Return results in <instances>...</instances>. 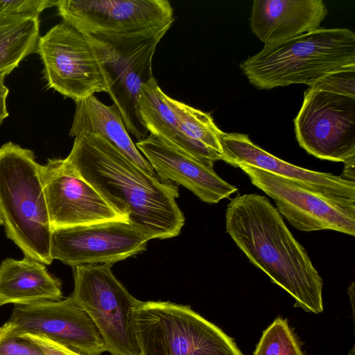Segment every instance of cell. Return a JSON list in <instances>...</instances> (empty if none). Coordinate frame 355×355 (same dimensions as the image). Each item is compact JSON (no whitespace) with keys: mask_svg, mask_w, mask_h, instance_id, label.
<instances>
[{"mask_svg":"<svg viewBox=\"0 0 355 355\" xmlns=\"http://www.w3.org/2000/svg\"><path fill=\"white\" fill-rule=\"evenodd\" d=\"M64 160L115 211L153 239L180 233L185 219L178 187L147 173L101 135L76 137Z\"/></svg>","mask_w":355,"mask_h":355,"instance_id":"1","label":"cell"},{"mask_svg":"<svg viewBox=\"0 0 355 355\" xmlns=\"http://www.w3.org/2000/svg\"><path fill=\"white\" fill-rule=\"evenodd\" d=\"M225 228L249 261L293 297L295 306L323 311L322 279L266 196L237 194L227 206Z\"/></svg>","mask_w":355,"mask_h":355,"instance_id":"2","label":"cell"},{"mask_svg":"<svg viewBox=\"0 0 355 355\" xmlns=\"http://www.w3.org/2000/svg\"><path fill=\"white\" fill-rule=\"evenodd\" d=\"M355 64V33L346 28H319L277 44L264 46L240 64L259 89L291 84L309 87L326 75Z\"/></svg>","mask_w":355,"mask_h":355,"instance_id":"3","label":"cell"},{"mask_svg":"<svg viewBox=\"0 0 355 355\" xmlns=\"http://www.w3.org/2000/svg\"><path fill=\"white\" fill-rule=\"evenodd\" d=\"M32 150L11 141L0 147V216L7 237L26 257L49 265L52 227Z\"/></svg>","mask_w":355,"mask_h":355,"instance_id":"4","label":"cell"},{"mask_svg":"<svg viewBox=\"0 0 355 355\" xmlns=\"http://www.w3.org/2000/svg\"><path fill=\"white\" fill-rule=\"evenodd\" d=\"M135 322L141 355H243L230 337L188 306L139 301Z\"/></svg>","mask_w":355,"mask_h":355,"instance_id":"5","label":"cell"},{"mask_svg":"<svg viewBox=\"0 0 355 355\" xmlns=\"http://www.w3.org/2000/svg\"><path fill=\"white\" fill-rule=\"evenodd\" d=\"M172 24L129 34L89 35L103 58L107 92L129 134L138 141L147 137L139 99L141 87L154 76L152 62L156 47Z\"/></svg>","mask_w":355,"mask_h":355,"instance_id":"6","label":"cell"},{"mask_svg":"<svg viewBox=\"0 0 355 355\" xmlns=\"http://www.w3.org/2000/svg\"><path fill=\"white\" fill-rule=\"evenodd\" d=\"M299 145L316 158L345 164L354 181L355 96L310 86L294 120Z\"/></svg>","mask_w":355,"mask_h":355,"instance_id":"7","label":"cell"},{"mask_svg":"<svg viewBox=\"0 0 355 355\" xmlns=\"http://www.w3.org/2000/svg\"><path fill=\"white\" fill-rule=\"evenodd\" d=\"M112 264L72 268L73 299L91 318L112 355H141L135 322L139 300L115 277Z\"/></svg>","mask_w":355,"mask_h":355,"instance_id":"8","label":"cell"},{"mask_svg":"<svg viewBox=\"0 0 355 355\" xmlns=\"http://www.w3.org/2000/svg\"><path fill=\"white\" fill-rule=\"evenodd\" d=\"M36 51L49 87L64 97L76 103L107 93L105 64L91 35L62 21L40 37Z\"/></svg>","mask_w":355,"mask_h":355,"instance_id":"9","label":"cell"},{"mask_svg":"<svg viewBox=\"0 0 355 355\" xmlns=\"http://www.w3.org/2000/svg\"><path fill=\"white\" fill-rule=\"evenodd\" d=\"M239 168L275 201L279 213L297 230H334L355 236L354 198L317 192L251 166Z\"/></svg>","mask_w":355,"mask_h":355,"instance_id":"10","label":"cell"},{"mask_svg":"<svg viewBox=\"0 0 355 355\" xmlns=\"http://www.w3.org/2000/svg\"><path fill=\"white\" fill-rule=\"evenodd\" d=\"M152 235L128 219L53 229L51 256L72 268L109 263L141 253Z\"/></svg>","mask_w":355,"mask_h":355,"instance_id":"11","label":"cell"},{"mask_svg":"<svg viewBox=\"0 0 355 355\" xmlns=\"http://www.w3.org/2000/svg\"><path fill=\"white\" fill-rule=\"evenodd\" d=\"M63 21L85 35L129 34L172 24L166 0H59Z\"/></svg>","mask_w":355,"mask_h":355,"instance_id":"12","label":"cell"},{"mask_svg":"<svg viewBox=\"0 0 355 355\" xmlns=\"http://www.w3.org/2000/svg\"><path fill=\"white\" fill-rule=\"evenodd\" d=\"M9 322L17 335L44 336L81 355H101L107 347L85 309L70 297L16 305Z\"/></svg>","mask_w":355,"mask_h":355,"instance_id":"13","label":"cell"},{"mask_svg":"<svg viewBox=\"0 0 355 355\" xmlns=\"http://www.w3.org/2000/svg\"><path fill=\"white\" fill-rule=\"evenodd\" d=\"M40 179L53 229L128 219L66 163L49 159L40 166Z\"/></svg>","mask_w":355,"mask_h":355,"instance_id":"14","label":"cell"},{"mask_svg":"<svg viewBox=\"0 0 355 355\" xmlns=\"http://www.w3.org/2000/svg\"><path fill=\"white\" fill-rule=\"evenodd\" d=\"M220 144L222 160L234 167L251 166L317 192L355 199V181L288 163L259 147L245 134L223 132Z\"/></svg>","mask_w":355,"mask_h":355,"instance_id":"15","label":"cell"},{"mask_svg":"<svg viewBox=\"0 0 355 355\" xmlns=\"http://www.w3.org/2000/svg\"><path fill=\"white\" fill-rule=\"evenodd\" d=\"M157 175L187 188L202 201L218 203L238 189L214 171L166 142L150 134L135 144Z\"/></svg>","mask_w":355,"mask_h":355,"instance_id":"16","label":"cell"},{"mask_svg":"<svg viewBox=\"0 0 355 355\" xmlns=\"http://www.w3.org/2000/svg\"><path fill=\"white\" fill-rule=\"evenodd\" d=\"M327 13L322 0H254L250 26L267 46L320 28Z\"/></svg>","mask_w":355,"mask_h":355,"instance_id":"17","label":"cell"},{"mask_svg":"<svg viewBox=\"0 0 355 355\" xmlns=\"http://www.w3.org/2000/svg\"><path fill=\"white\" fill-rule=\"evenodd\" d=\"M62 298L60 281L48 272L44 263L25 257L22 260L8 258L0 264V306Z\"/></svg>","mask_w":355,"mask_h":355,"instance_id":"18","label":"cell"},{"mask_svg":"<svg viewBox=\"0 0 355 355\" xmlns=\"http://www.w3.org/2000/svg\"><path fill=\"white\" fill-rule=\"evenodd\" d=\"M83 133L101 135L145 172L157 176L132 141L121 114L114 104L106 105L94 95L76 102L74 116L69 134L76 137Z\"/></svg>","mask_w":355,"mask_h":355,"instance_id":"19","label":"cell"},{"mask_svg":"<svg viewBox=\"0 0 355 355\" xmlns=\"http://www.w3.org/2000/svg\"><path fill=\"white\" fill-rule=\"evenodd\" d=\"M163 97L198 161L214 168V163L223 159L220 139L223 131L218 128L209 113L173 99L165 93Z\"/></svg>","mask_w":355,"mask_h":355,"instance_id":"20","label":"cell"},{"mask_svg":"<svg viewBox=\"0 0 355 355\" xmlns=\"http://www.w3.org/2000/svg\"><path fill=\"white\" fill-rule=\"evenodd\" d=\"M164 93L155 78L142 86L139 110L144 127L150 134L198 161L174 113L165 102Z\"/></svg>","mask_w":355,"mask_h":355,"instance_id":"21","label":"cell"},{"mask_svg":"<svg viewBox=\"0 0 355 355\" xmlns=\"http://www.w3.org/2000/svg\"><path fill=\"white\" fill-rule=\"evenodd\" d=\"M39 33L37 17L0 13V78L36 51Z\"/></svg>","mask_w":355,"mask_h":355,"instance_id":"22","label":"cell"},{"mask_svg":"<svg viewBox=\"0 0 355 355\" xmlns=\"http://www.w3.org/2000/svg\"><path fill=\"white\" fill-rule=\"evenodd\" d=\"M253 355H303L287 320L275 319L263 332Z\"/></svg>","mask_w":355,"mask_h":355,"instance_id":"23","label":"cell"},{"mask_svg":"<svg viewBox=\"0 0 355 355\" xmlns=\"http://www.w3.org/2000/svg\"><path fill=\"white\" fill-rule=\"evenodd\" d=\"M311 86L355 96V64L331 72Z\"/></svg>","mask_w":355,"mask_h":355,"instance_id":"24","label":"cell"},{"mask_svg":"<svg viewBox=\"0 0 355 355\" xmlns=\"http://www.w3.org/2000/svg\"><path fill=\"white\" fill-rule=\"evenodd\" d=\"M0 355H45V354L37 344L22 335H17L12 329L0 339Z\"/></svg>","mask_w":355,"mask_h":355,"instance_id":"25","label":"cell"},{"mask_svg":"<svg viewBox=\"0 0 355 355\" xmlns=\"http://www.w3.org/2000/svg\"><path fill=\"white\" fill-rule=\"evenodd\" d=\"M51 0H0V13L39 17L46 8L55 6Z\"/></svg>","mask_w":355,"mask_h":355,"instance_id":"26","label":"cell"},{"mask_svg":"<svg viewBox=\"0 0 355 355\" xmlns=\"http://www.w3.org/2000/svg\"><path fill=\"white\" fill-rule=\"evenodd\" d=\"M22 336L37 344L45 355H81L44 336L34 334H24Z\"/></svg>","mask_w":355,"mask_h":355,"instance_id":"27","label":"cell"},{"mask_svg":"<svg viewBox=\"0 0 355 355\" xmlns=\"http://www.w3.org/2000/svg\"><path fill=\"white\" fill-rule=\"evenodd\" d=\"M5 77L0 78V125L8 116L6 99L9 93L8 88L4 84Z\"/></svg>","mask_w":355,"mask_h":355,"instance_id":"28","label":"cell"},{"mask_svg":"<svg viewBox=\"0 0 355 355\" xmlns=\"http://www.w3.org/2000/svg\"><path fill=\"white\" fill-rule=\"evenodd\" d=\"M12 329V324L8 321L0 327V339Z\"/></svg>","mask_w":355,"mask_h":355,"instance_id":"29","label":"cell"},{"mask_svg":"<svg viewBox=\"0 0 355 355\" xmlns=\"http://www.w3.org/2000/svg\"><path fill=\"white\" fill-rule=\"evenodd\" d=\"M349 355H354V349L353 348L352 351L349 352Z\"/></svg>","mask_w":355,"mask_h":355,"instance_id":"30","label":"cell"},{"mask_svg":"<svg viewBox=\"0 0 355 355\" xmlns=\"http://www.w3.org/2000/svg\"><path fill=\"white\" fill-rule=\"evenodd\" d=\"M2 225V221H1V216H0V225Z\"/></svg>","mask_w":355,"mask_h":355,"instance_id":"31","label":"cell"}]
</instances>
